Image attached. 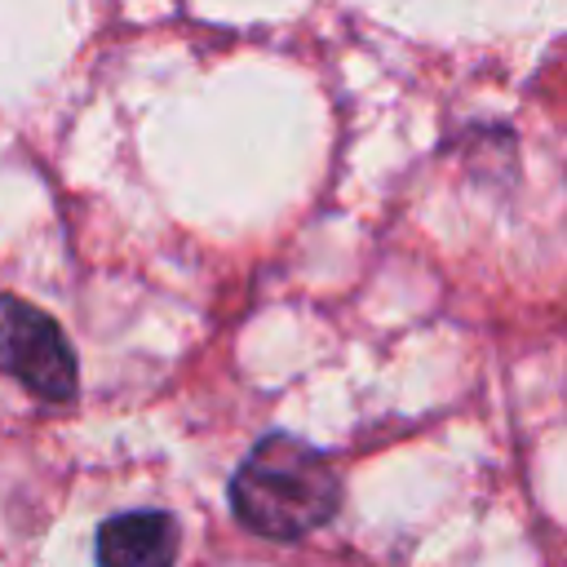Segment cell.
I'll return each instance as SVG.
<instances>
[{"instance_id":"obj_3","label":"cell","mask_w":567,"mask_h":567,"mask_svg":"<svg viewBox=\"0 0 567 567\" xmlns=\"http://www.w3.org/2000/svg\"><path fill=\"white\" fill-rule=\"evenodd\" d=\"M177 523L164 509L115 514L97 527V567H173L177 558Z\"/></svg>"},{"instance_id":"obj_1","label":"cell","mask_w":567,"mask_h":567,"mask_svg":"<svg viewBox=\"0 0 567 567\" xmlns=\"http://www.w3.org/2000/svg\"><path fill=\"white\" fill-rule=\"evenodd\" d=\"M337 496L341 487L328 456L292 434H266L230 478L235 518L275 540H292L328 523Z\"/></svg>"},{"instance_id":"obj_2","label":"cell","mask_w":567,"mask_h":567,"mask_svg":"<svg viewBox=\"0 0 567 567\" xmlns=\"http://www.w3.org/2000/svg\"><path fill=\"white\" fill-rule=\"evenodd\" d=\"M0 372L18 377L40 399H71L75 394V354L66 332L31 301L0 297Z\"/></svg>"}]
</instances>
